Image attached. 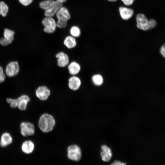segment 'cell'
<instances>
[{
	"label": "cell",
	"instance_id": "obj_1",
	"mask_svg": "<svg viewBox=\"0 0 165 165\" xmlns=\"http://www.w3.org/2000/svg\"><path fill=\"white\" fill-rule=\"evenodd\" d=\"M40 7L45 10L46 16L52 17L63 6L62 3L53 0H44L39 4Z\"/></svg>",
	"mask_w": 165,
	"mask_h": 165
},
{
	"label": "cell",
	"instance_id": "obj_2",
	"mask_svg": "<svg viewBox=\"0 0 165 165\" xmlns=\"http://www.w3.org/2000/svg\"><path fill=\"white\" fill-rule=\"evenodd\" d=\"M55 124V120L53 116L47 113H44L40 117L38 126L44 133H48L52 130Z\"/></svg>",
	"mask_w": 165,
	"mask_h": 165
},
{
	"label": "cell",
	"instance_id": "obj_3",
	"mask_svg": "<svg viewBox=\"0 0 165 165\" xmlns=\"http://www.w3.org/2000/svg\"><path fill=\"white\" fill-rule=\"evenodd\" d=\"M137 27L143 31H146L154 28L157 23L156 20L151 19L148 20L143 13H138L136 16Z\"/></svg>",
	"mask_w": 165,
	"mask_h": 165
},
{
	"label": "cell",
	"instance_id": "obj_4",
	"mask_svg": "<svg viewBox=\"0 0 165 165\" xmlns=\"http://www.w3.org/2000/svg\"><path fill=\"white\" fill-rule=\"evenodd\" d=\"M58 21L57 26L60 28H64L67 25V22L70 18V15L68 9L61 7L56 14Z\"/></svg>",
	"mask_w": 165,
	"mask_h": 165
},
{
	"label": "cell",
	"instance_id": "obj_5",
	"mask_svg": "<svg viewBox=\"0 0 165 165\" xmlns=\"http://www.w3.org/2000/svg\"><path fill=\"white\" fill-rule=\"evenodd\" d=\"M67 157L70 160L74 161H79L82 157L81 148L77 145H73L69 146L67 149Z\"/></svg>",
	"mask_w": 165,
	"mask_h": 165
},
{
	"label": "cell",
	"instance_id": "obj_6",
	"mask_svg": "<svg viewBox=\"0 0 165 165\" xmlns=\"http://www.w3.org/2000/svg\"><path fill=\"white\" fill-rule=\"evenodd\" d=\"M42 23L44 26V31L48 33H53L57 26V23L52 17L46 16L43 19Z\"/></svg>",
	"mask_w": 165,
	"mask_h": 165
},
{
	"label": "cell",
	"instance_id": "obj_7",
	"mask_svg": "<svg viewBox=\"0 0 165 165\" xmlns=\"http://www.w3.org/2000/svg\"><path fill=\"white\" fill-rule=\"evenodd\" d=\"M20 133L24 137L33 135L35 133L34 125L29 122H23L20 125Z\"/></svg>",
	"mask_w": 165,
	"mask_h": 165
},
{
	"label": "cell",
	"instance_id": "obj_8",
	"mask_svg": "<svg viewBox=\"0 0 165 165\" xmlns=\"http://www.w3.org/2000/svg\"><path fill=\"white\" fill-rule=\"evenodd\" d=\"M50 89L44 86H39L35 91V94L37 97L42 101L46 100L50 96Z\"/></svg>",
	"mask_w": 165,
	"mask_h": 165
},
{
	"label": "cell",
	"instance_id": "obj_9",
	"mask_svg": "<svg viewBox=\"0 0 165 165\" xmlns=\"http://www.w3.org/2000/svg\"><path fill=\"white\" fill-rule=\"evenodd\" d=\"M15 33L12 30L6 28L4 32V37L0 38V44L3 46H6L11 43L14 39Z\"/></svg>",
	"mask_w": 165,
	"mask_h": 165
},
{
	"label": "cell",
	"instance_id": "obj_10",
	"mask_svg": "<svg viewBox=\"0 0 165 165\" xmlns=\"http://www.w3.org/2000/svg\"><path fill=\"white\" fill-rule=\"evenodd\" d=\"M19 70V67L18 62L13 61L9 63L7 65L6 72L8 76L12 77L16 75Z\"/></svg>",
	"mask_w": 165,
	"mask_h": 165
},
{
	"label": "cell",
	"instance_id": "obj_11",
	"mask_svg": "<svg viewBox=\"0 0 165 165\" xmlns=\"http://www.w3.org/2000/svg\"><path fill=\"white\" fill-rule=\"evenodd\" d=\"M57 59V64L60 67H65L69 64V58L68 55L63 52H60L56 55Z\"/></svg>",
	"mask_w": 165,
	"mask_h": 165
},
{
	"label": "cell",
	"instance_id": "obj_12",
	"mask_svg": "<svg viewBox=\"0 0 165 165\" xmlns=\"http://www.w3.org/2000/svg\"><path fill=\"white\" fill-rule=\"evenodd\" d=\"M81 84L80 79L75 75H72L68 79V86L70 89L76 91L80 88Z\"/></svg>",
	"mask_w": 165,
	"mask_h": 165
},
{
	"label": "cell",
	"instance_id": "obj_13",
	"mask_svg": "<svg viewBox=\"0 0 165 165\" xmlns=\"http://www.w3.org/2000/svg\"><path fill=\"white\" fill-rule=\"evenodd\" d=\"M101 156L102 160L105 162L109 161L112 156V152L110 148L105 145L101 146Z\"/></svg>",
	"mask_w": 165,
	"mask_h": 165
},
{
	"label": "cell",
	"instance_id": "obj_14",
	"mask_svg": "<svg viewBox=\"0 0 165 165\" xmlns=\"http://www.w3.org/2000/svg\"><path fill=\"white\" fill-rule=\"evenodd\" d=\"M120 16L122 19L127 20L131 18L134 13L132 9L125 7H120L119 8Z\"/></svg>",
	"mask_w": 165,
	"mask_h": 165
},
{
	"label": "cell",
	"instance_id": "obj_15",
	"mask_svg": "<svg viewBox=\"0 0 165 165\" xmlns=\"http://www.w3.org/2000/svg\"><path fill=\"white\" fill-rule=\"evenodd\" d=\"M17 107L22 111L26 109L28 103L30 101L29 97L26 95H23L16 99Z\"/></svg>",
	"mask_w": 165,
	"mask_h": 165
},
{
	"label": "cell",
	"instance_id": "obj_16",
	"mask_svg": "<svg viewBox=\"0 0 165 165\" xmlns=\"http://www.w3.org/2000/svg\"><path fill=\"white\" fill-rule=\"evenodd\" d=\"M68 68L69 74L72 75H75L81 70L80 65L77 62H72L68 65Z\"/></svg>",
	"mask_w": 165,
	"mask_h": 165
},
{
	"label": "cell",
	"instance_id": "obj_17",
	"mask_svg": "<svg viewBox=\"0 0 165 165\" xmlns=\"http://www.w3.org/2000/svg\"><path fill=\"white\" fill-rule=\"evenodd\" d=\"M34 143L30 140L25 141L23 143L21 146L22 151L27 154L31 153L34 151Z\"/></svg>",
	"mask_w": 165,
	"mask_h": 165
},
{
	"label": "cell",
	"instance_id": "obj_18",
	"mask_svg": "<svg viewBox=\"0 0 165 165\" xmlns=\"http://www.w3.org/2000/svg\"><path fill=\"white\" fill-rule=\"evenodd\" d=\"M12 141V138L10 134L8 133H5L1 137L0 145L2 147H5L10 144Z\"/></svg>",
	"mask_w": 165,
	"mask_h": 165
},
{
	"label": "cell",
	"instance_id": "obj_19",
	"mask_svg": "<svg viewBox=\"0 0 165 165\" xmlns=\"http://www.w3.org/2000/svg\"><path fill=\"white\" fill-rule=\"evenodd\" d=\"M64 44L68 49H71L75 47L77 42L75 38L71 35L68 36L65 38Z\"/></svg>",
	"mask_w": 165,
	"mask_h": 165
},
{
	"label": "cell",
	"instance_id": "obj_20",
	"mask_svg": "<svg viewBox=\"0 0 165 165\" xmlns=\"http://www.w3.org/2000/svg\"><path fill=\"white\" fill-rule=\"evenodd\" d=\"M92 80L93 83L96 86L101 85L103 82L102 77L99 74L94 75L92 78Z\"/></svg>",
	"mask_w": 165,
	"mask_h": 165
},
{
	"label": "cell",
	"instance_id": "obj_21",
	"mask_svg": "<svg viewBox=\"0 0 165 165\" xmlns=\"http://www.w3.org/2000/svg\"><path fill=\"white\" fill-rule=\"evenodd\" d=\"M70 33L71 36L75 38H77L80 36L81 31L78 27L74 26L71 28Z\"/></svg>",
	"mask_w": 165,
	"mask_h": 165
},
{
	"label": "cell",
	"instance_id": "obj_22",
	"mask_svg": "<svg viewBox=\"0 0 165 165\" xmlns=\"http://www.w3.org/2000/svg\"><path fill=\"white\" fill-rule=\"evenodd\" d=\"M8 6L4 2H0V15L3 17L6 16L8 13Z\"/></svg>",
	"mask_w": 165,
	"mask_h": 165
},
{
	"label": "cell",
	"instance_id": "obj_23",
	"mask_svg": "<svg viewBox=\"0 0 165 165\" xmlns=\"http://www.w3.org/2000/svg\"><path fill=\"white\" fill-rule=\"evenodd\" d=\"M7 102L10 104V106L12 108H15L17 107L16 99L8 98L6 99Z\"/></svg>",
	"mask_w": 165,
	"mask_h": 165
},
{
	"label": "cell",
	"instance_id": "obj_24",
	"mask_svg": "<svg viewBox=\"0 0 165 165\" xmlns=\"http://www.w3.org/2000/svg\"><path fill=\"white\" fill-rule=\"evenodd\" d=\"M33 0H19V2L23 5L28 6L31 4Z\"/></svg>",
	"mask_w": 165,
	"mask_h": 165
},
{
	"label": "cell",
	"instance_id": "obj_25",
	"mask_svg": "<svg viewBox=\"0 0 165 165\" xmlns=\"http://www.w3.org/2000/svg\"><path fill=\"white\" fill-rule=\"evenodd\" d=\"M5 79V76L4 73L3 69L0 66V83L3 82Z\"/></svg>",
	"mask_w": 165,
	"mask_h": 165
},
{
	"label": "cell",
	"instance_id": "obj_26",
	"mask_svg": "<svg viewBox=\"0 0 165 165\" xmlns=\"http://www.w3.org/2000/svg\"><path fill=\"white\" fill-rule=\"evenodd\" d=\"M135 0H121L123 3L126 6H129L133 3Z\"/></svg>",
	"mask_w": 165,
	"mask_h": 165
},
{
	"label": "cell",
	"instance_id": "obj_27",
	"mask_svg": "<svg viewBox=\"0 0 165 165\" xmlns=\"http://www.w3.org/2000/svg\"><path fill=\"white\" fill-rule=\"evenodd\" d=\"M160 52L162 56L165 58V44L161 46L160 49Z\"/></svg>",
	"mask_w": 165,
	"mask_h": 165
},
{
	"label": "cell",
	"instance_id": "obj_28",
	"mask_svg": "<svg viewBox=\"0 0 165 165\" xmlns=\"http://www.w3.org/2000/svg\"><path fill=\"white\" fill-rule=\"evenodd\" d=\"M126 164L124 162L117 160L115 161L111 164V165H123Z\"/></svg>",
	"mask_w": 165,
	"mask_h": 165
},
{
	"label": "cell",
	"instance_id": "obj_29",
	"mask_svg": "<svg viewBox=\"0 0 165 165\" xmlns=\"http://www.w3.org/2000/svg\"><path fill=\"white\" fill-rule=\"evenodd\" d=\"M67 0H56V1L60 3H63L66 2Z\"/></svg>",
	"mask_w": 165,
	"mask_h": 165
},
{
	"label": "cell",
	"instance_id": "obj_30",
	"mask_svg": "<svg viewBox=\"0 0 165 165\" xmlns=\"http://www.w3.org/2000/svg\"><path fill=\"white\" fill-rule=\"evenodd\" d=\"M108 1L111 2H115L118 0H108Z\"/></svg>",
	"mask_w": 165,
	"mask_h": 165
}]
</instances>
